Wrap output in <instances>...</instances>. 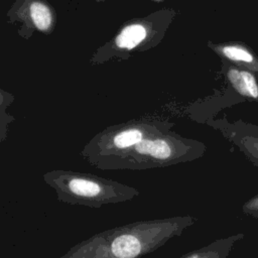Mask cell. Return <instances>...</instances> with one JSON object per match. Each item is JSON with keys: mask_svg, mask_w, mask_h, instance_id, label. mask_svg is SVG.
I'll return each mask as SVG.
<instances>
[{"mask_svg": "<svg viewBox=\"0 0 258 258\" xmlns=\"http://www.w3.org/2000/svg\"><path fill=\"white\" fill-rule=\"evenodd\" d=\"M197 218L174 216L140 220L94 234L58 258H142L179 237Z\"/></svg>", "mask_w": 258, "mask_h": 258, "instance_id": "1", "label": "cell"}, {"mask_svg": "<svg viewBox=\"0 0 258 258\" xmlns=\"http://www.w3.org/2000/svg\"><path fill=\"white\" fill-rule=\"evenodd\" d=\"M205 147L195 140L173 134L156 133L134 146L98 162L99 169L143 170L192 161L204 154Z\"/></svg>", "mask_w": 258, "mask_h": 258, "instance_id": "2", "label": "cell"}, {"mask_svg": "<svg viewBox=\"0 0 258 258\" xmlns=\"http://www.w3.org/2000/svg\"><path fill=\"white\" fill-rule=\"evenodd\" d=\"M43 180L55 191L58 202L93 209L125 203L140 194L131 185L92 173L68 169L49 170L43 174Z\"/></svg>", "mask_w": 258, "mask_h": 258, "instance_id": "3", "label": "cell"}, {"mask_svg": "<svg viewBox=\"0 0 258 258\" xmlns=\"http://www.w3.org/2000/svg\"><path fill=\"white\" fill-rule=\"evenodd\" d=\"M159 132L153 129L152 125H126L107 130L88 143L82 155L91 165L95 166L101 160L114 156Z\"/></svg>", "mask_w": 258, "mask_h": 258, "instance_id": "4", "label": "cell"}, {"mask_svg": "<svg viewBox=\"0 0 258 258\" xmlns=\"http://www.w3.org/2000/svg\"><path fill=\"white\" fill-rule=\"evenodd\" d=\"M218 54L238 67L258 73V57L246 45L238 42L219 44L214 47Z\"/></svg>", "mask_w": 258, "mask_h": 258, "instance_id": "5", "label": "cell"}, {"mask_svg": "<svg viewBox=\"0 0 258 258\" xmlns=\"http://www.w3.org/2000/svg\"><path fill=\"white\" fill-rule=\"evenodd\" d=\"M244 237L245 234L238 233L217 239L204 247L191 250L181 255L179 258H228L234 245Z\"/></svg>", "mask_w": 258, "mask_h": 258, "instance_id": "6", "label": "cell"}, {"mask_svg": "<svg viewBox=\"0 0 258 258\" xmlns=\"http://www.w3.org/2000/svg\"><path fill=\"white\" fill-rule=\"evenodd\" d=\"M149 26L142 21H135L124 26L115 37L114 44L120 49L131 50L141 44L149 35Z\"/></svg>", "mask_w": 258, "mask_h": 258, "instance_id": "7", "label": "cell"}, {"mask_svg": "<svg viewBox=\"0 0 258 258\" xmlns=\"http://www.w3.org/2000/svg\"><path fill=\"white\" fill-rule=\"evenodd\" d=\"M26 15L30 23L39 31H48L53 24V14L50 7L40 0L27 2Z\"/></svg>", "mask_w": 258, "mask_h": 258, "instance_id": "8", "label": "cell"}, {"mask_svg": "<svg viewBox=\"0 0 258 258\" xmlns=\"http://www.w3.org/2000/svg\"><path fill=\"white\" fill-rule=\"evenodd\" d=\"M237 144L249 159L258 166V136H243L237 140Z\"/></svg>", "mask_w": 258, "mask_h": 258, "instance_id": "9", "label": "cell"}, {"mask_svg": "<svg viewBox=\"0 0 258 258\" xmlns=\"http://www.w3.org/2000/svg\"><path fill=\"white\" fill-rule=\"evenodd\" d=\"M227 78L238 94H240L245 98H248V94L245 88V84H244V80H243L240 68L230 67L227 71Z\"/></svg>", "mask_w": 258, "mask_h": 258, "instance_id": "10", "label": "cell"}, {"mask_svg": "<svg viewBox=\"0 0 258 258\" xmlns=\"http://www.w3.org/2000/svg\"><path fill=\"white\" fill-rule=\"evenodd\" d=\"M241 74L244 80L245 88L248 94V98L258 100V83L252 72L241 69Z\"/></svg>", "mask_w": 258, "mask_h": 258, "instance_id": "11", "label": "cell"}, {"mask_svg": "<svg viewBox=\"0 0 258 258\" xmlns=\"http://www.w3.org/2000/svg\"><path fill=\"white\" fill-rule=\"evenodd\" d=\"M242 212L256 220H258V194L245 202L242 207Z\"/></svg>", "mask_w": 258, "mask_h": 258, "instance_id": "12", "label": "cell"}]
</instances>
